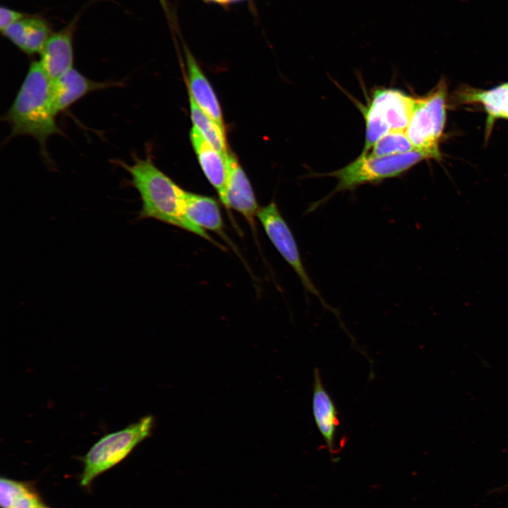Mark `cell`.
<instances>
[{"mask_svg": "<svg viewBox=\"0 0 508 508\" xmlns=\"http://www.w3.org/2000/svg\"><path fill=\"white\" fill-rule=\"evenodd\" d=\"M116 164L129 174L130 184L140 195L142 205L138 220L154 219L178 226L219 246L206 231L185 217L182 207L184 190L160 171L150 157H134L131 165L120 160H117Z\"/></svg>", "mask_w": 508, "mask_h": 508, "instance_id": "cell-2", "label": "cell"}, {"mask_svg": "<svg viewBox=\"0 0 508 508\" xmlns=\"http://www.w3.org/2000/svg\"><path fill=\"white\" fill-rule=\"evenodd\" d=\"M507 96L508 83L488 91L473 92L469 96H466L468 100L480 102L484 104L488 113L487 136L489 135L495 119L502 117L503 104Z\"/></svg>", "mask_w": 508, "mask_h": 508, "instance_id": "cell-18", "label": "cell"}, {"mask_svg": "<svg viewBox=\"0 0 508 508\" xmlns=\"http://www.w3.org/2000/svg\"><path fill=\"white\" fill-rule=\"evenodd\" d=\"M428 158L434 157L427 152L418 150L383 157L361 154L351 163L326 175L335 178L337 184L327 197L313 203L308 212L316 210L335 193L353 190L362 184L377 183L386 179L400 176L418 162Z\"/></svg>", "mask_w": 508, "mask_h": 508, "instance_id": "cell-3", "label": "cell"}, {"mask_svg": "<svg viewBox=\"0 0 508 508\" xmlns=\"http://www.w3.org/2000/svg\"><path fill=\"white\" fill-rule=\"evenodd\" d=\"M51 80L40 61H33L9 109L2 119L11 126L10 137L28 135L39 143L45 161L51 163L47 143L55 134H63L56 122Z\"/></svg>", "mask_w": 508, "mask_h": 508, "instance_id": "cell-1", "label": "cell"}, {"mask_svg": "<svg viewBox=\"0 0 508 508\" xmlns=\"http://www.w3.org/2000/svg\"><path fill=\"white\" fill-rule=\"evenodd\" d=\"M460 1H467V0H460Z\"/></svg>", "mask_w": 508, "mask_h": 508, "instance_id": "cell-24", "label": "cell"}, {"mask_svg": "<svg viewBox=\"0 0 508 508\" xmlns=\"http://www.w3.org/2000/svg\"><path fill=\"white\" fill-rule=\"evenodd\" d=\"M502 117L508 119V96L503 104Z\"/></svg>", "mask_w": 508, "mask_h": 508, "instance_id": "cell-21", "label": "cell"}, {"mask_svg": "<svg viewBox=\"0 0 508 508\" xmlns=\"http://www.w3.org/2000/svg\"><path fill=\"white\" fill-rule=\"evenodd\" d=\"M446 84L442 80L428 95L416 99L406 133L416 150L440 157L438 142L446 119Z\"/></svg>", "mask_w": 508, "mask_h": 508, "instance_id": "cell-6", "label": "cell"}, {"mask_svg": "<svg viewBox=\"0 0 508 508\" xmlns=\"http://www.w3.org/2000/svg\"><path fill=\"white\" fill-rule=\"evenodd\" d=\"M123 85L119 81H95L75 68L51 81V96L56 116L87 94Z\"/></svg>", "mask_w": 508, "mask_h": 508, "instance_id": "cell-10", "label": "cell"}, {"mask_svg": "<svg viewBox=\"0 0 508 508\" xmlns=\"http://www.w3.org/2000/svg\"><path fill=\"white\" fill-rule=\"evenodd\" d=\"M257 218L279 253L296 273L306 291L317 297L325 308L337 315V311L326 303L307 273L295 238L277 205L272 202L260 207Z\"/></svg>", "mask_w": 508, "mask_h": 508, "instance_id": "cell-7", "label": "cell"}, {"mask_svg": "<svg viewBox=\"0 0 508 508\" xmlns=\"http://www.w3.org/2000/svg\"><path fill=\"white\" fill-rule=\"evenodd\" d=\"M190 117L193 127L216 150L224 155L229 154L225 129L206 114L189 97Z\"/></svg>", "mask_w": 508, "mask_h": 508, "instance_id": "cell-17", "label": "cell"}, {"mask_svg": "<svg viewBox=\"0 0 508 508\" xmlns=\"http://www.w3.org/2000/svg\"><path fill=\"white\" fill-rule=\"evenodd\" d=\"M153 421L152 416H145L125 428L105 435L95 442L83 457L80 485L88 488L96 478L122 461L151 435Z\"/></svg>", "mask_w": 508, "mask_h": 508, "instance_id": "cell-4", "label": "cell"}, {"mask_svg": "<svg viewBox=\"0 0 508 508\" xmlns=\"http://www.w3.org/2000/svg\"><path fill=\"white\" fill-rule=\"evenodd\" d=\"M208 1H212L219 4H227L231 2L240 1V0H207Z\"/></svg>", "mask_w": 508, "mask_h": 508, "instance_id": "cell-22", "label": "cell"}, {"mask_svg": "<svg viewBox=\"0 0 508 508\" xmlns=\"http://www.w3.org/2000/svg\"><path fill=\"white\" fill-rule=\"evenodd\" d=\"M78 19L75 16L66 27L53 32L40 53V61L51 81L73 68V42Z\"/></svg>", "mask_w": 508, "mask_h": 508, "instance_id": "cell-11", "label": "cell"}, {"mask_svg": "<svg viewBox=\"0 0 508 508\" xmlns=\"http://www.w3.org/2000/svg\"><path fill=\"white\" fill-rule=\"evenodd\" d=\"M182 207L185 217L192 224L205 231L215 232L225 238L223 219L216 200L183 190Z\"/></svg>", "mask_w": 508, "mask_h": 508, "instance_id": "cell-14", "label": "cell"}, {"mask_svg": "<svg viewBox=\"0 0 508 508\" xmlns=\"http://www.w3.org/2000/svg\"><path fill=\"white\" fill-rule=\"evenodd\" d=\"M26 14L13 9L1 6L0 8V29L1 31L23 18L29 16Z\"/></svg>", "mask_w": 508, "mask_h": 508, "instance_id": "cell-20", "label": "cell"}, {"mask_svg": "<svg viewBox=\"0 0 508 508\" xmlns=\"http://www.w3.org/2000/svg\"><path fill=\"white\" fill-rule=\"evenodd\" d=\"M190 137L205 176L216 190L222 203L225 207L229 154L224 155L219 152L194 127L190 131Z\"/></svg>", "mask_w": 508, "mask_h": 508, "instance_id": "cell-12", "label": "cell"}, {"mask_svg": "<svg viewBox=\"0 0 508 508\" xmlns=\"http://www.w3.org/2000/svg\"><path fill=\"white\" fill-rule=\"evenodd\" d=\"M227 162L225 207L240 213L255 229V218L260 208L250 183L234 154L229 153Z\"/></svg>", "mask_w": 508, "mask_h": 508, "instance_id": "cell-9", "label": "cell"}, {"mask_svg": "<svg viewBox=\"0 0 508 508\" xmlns=\"http://www.w3.org/2000/svg\"><path fill=\"white\" fill-rule=\"evenodd\" d=\"M188 72V92L194 102L206 114L225 129L222 109L207 78L188 50H186Z\"/></svg>", "mask_w": 508, "mask_h": 508, "instance_id": "cell-15", "label": "cell"}, {"mask_svg": "<svg viewBox=\"0 0 508 508\" xmlns=\"http://www.w3.org/2000/svg\"><path fill=\"white\" fill-rule=\"evenodd\" d=\"M41 508H51V507H47V505L44 504Z\"/></svg>", "mask_w": 508, "mask_h": 508, "instance_id": "cell-23", "label": "cell"}, {"mask_svg": "<svg viewBox=\"0 0 508 508\" xmlns=\"http://www.w3.org/2000/svg\"><path fill=\"white\" fill-rule=\"evenodd\" d=\"M1 32L5 37L28 55L40 54L53 33L49 23L43 18L30 15L9 25Z\"/></svg>", "mask_w": 508, "mask_h": 508, "instance_id": "cell-13", "label": "cell"}, {"mask_svg": "<svg viewBox=\"0 0 508 508\" xmlns=\"http://www.w3.org/2000/svg\"><path fill=\"white\" fill-rule=\"evenodd\" d=\"M364 155L383 157L403 154L415 150L406 131H391L380 138Z\"/></svg>", "mask_w": 508, "mask_h": 508, "instance_id": "cell-19", "label": "cell"}, {"mask_svg": "<svg viewBox=\"0 0 508 508\" xmlns=\"http://www.w3.org/2000/svg\"><path fill=\"white\" fill-rule=\"evenodd\" d=\"M44 504L30 482L6 477L0 478V505L1 508H41Z\"/></svg>", "mask_w": 508, "mask_h": 508, "instance_id": "cell-16", "label": "cell"}, {"mask_svg": "<svg viewBox=\"0 0 508 508\" xmlns=\"http://www.w3.org/2000/svg\"><path fill=\"white\" fill-rule=\"evenodd\" d=\"M312 413L318 430L334 459L338 452L337 430L340 425L339 411L332 397L324 386L320 370L315 368L312 392Z\"/></svg>", "mask_w": 508, "mask_h": 508, "instance_id": "cell-8", "label": "cell"}, {"mask_svg": "<svg viewBox=\"0 0 508 508\" xmlns=\"http://www.w3.org/2000/svg\"><path fill=\"white\" fill-rule=\"evenodd\" d=\"M416 99L396 89H378L364 111L365 142L362 153L368 152L383 135L391 131H406Z\"/></svg>", "mask_w": 508, "mask_h": 508, "instance_id": "cell-5", "label": "cell"}]
</instances>
